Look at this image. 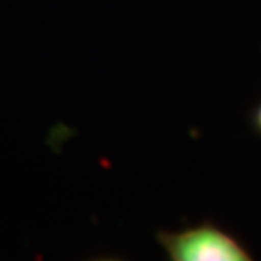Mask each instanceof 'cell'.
<instances>
[{"mask_svg":"<svg viewBox=\"0 0 261 261\" xmlns=\"http://www.w3.org/2000/svg\"><path fill=\"white\" fill-rule=\"evenodd\" d=\"M256 126L261 130V107L258 109V114H256Z\"/></svg>","mask_w":261,"mask_h":261,"instance_id":"cell-2","label":"cell"},{"mask_svg":"<svg viewBox=\"0 0 261 261\" xmlns=\"http://www.w3.org/2000/svg\"><path fill=\"white\" fill-rule=\"evenodd\" d=\"M161 246L175 261H244L248 253L236 239L212 226H200L184 232H161Z\"/></svg>","mask_w":261,"mask_h":261,"instance_id":"cell-1","label":"cell"}]
</instances>
